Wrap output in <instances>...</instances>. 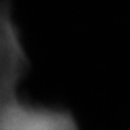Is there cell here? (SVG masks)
<instances>
[{"label":"cell","instance_id":"obj_1","mask_svg":"<svg viewBox=\"0 0 130 130\" xmlns=\"http://www.w3.org/2000/svg\"><path fill=\"white\" fill-rule=\"evenodd\" d=\"M0 130H78L65 110L11 94L0 102Z\"/></svg>","mask_w":130,"mask_h":130},{"label":"cell","instance_id":"obj_2","mask_svg":"<svg viewBox=\"0 0 130 130\" xmlns=\"http://www.w3.org/2000/svg\"><path fill=\"white\" fill-rule=\"evenodd\" d=\"M18 59V42L6 1H0V96L9 87Z\"/></svg>","mask_w":130,"mask_h":130}]
</instances>
